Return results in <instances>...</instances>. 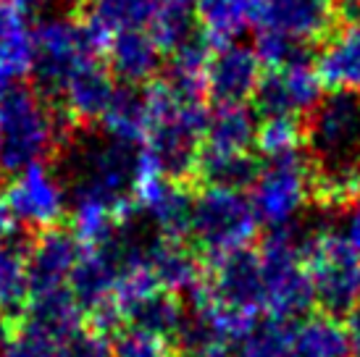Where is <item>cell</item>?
Segmentation results:
<instances>
[{"instance_id": "1", "label": "cell", "mask_w": 360, "mask_h": 357, "mask_svg": "<svg viewBox=\"0 0 360 357\" xmlns=\"http://www.w3.org/2000/svg\"><path fill=\"white\" fill-rule=\"evenodd\" d=\"M77 121L60 100L40 89L11 87L0 98V171L19 174L30 163L58 158L74 142Z\"/></svg>"}, {"instance_id": "2", "label": "cell", "mask_w": 360, "mask_h": 357, "mask_svg": "<svg viewBox=\"0 0 360 357\" xmlns=\"http://www.w3.org/2000/svg\"><path fill=\"white\" fill-rule=\"evenodd\" d=\"M142 89L150 113V126L142 148L158 158L169 178L192 184L195 166L205 145L210 110L202 105V100H181L163 77Z\"/></svg>"}, {"instance_id": "3", "label": "cell", "mask_w": 360, "mask_h": 357, "mask_svg": "<svg viewBox=\"0 0 360 357\" xmlns=\"http://www.w3.org/2000/svg\"><path fill=\"white\" fill-rule=\"evenodd\" d=\"M302 239L305 231L292 223L269 228V234L260 239L258 255L266 287V313L274 318H305L316 305L313 281L302 260Z\"/></svg>"}, {"instance_id": "4", "label": "cell", "mask_w": 360, "mask_h": 357, "mask_svg": "<svg viewBox=\"0 0 360 357\" xmlns=\"http://www.w3.org/2000/svg\"><path fill=\"white\" fill-rule=\"evenodd\" d=\"M260 221L245 192L224 187H195L192 231L195 249L205 260L245 249L258 237Z\"/></svg>"}, {"instance_id": "5", "label": "cell", "mask_w": 360, "mask_h": 357, "mask_svg": "<svg viewBox=\"0 0 360 357\" xmlns=\"http://www.w3.org/2000/svg\"><path fill=\"white\" fill-rule=\"evenodd\" d=\"M32 37L37 48V89L51 100L60 98L69 77L79 66H84L87 60H98V56L105 53V42L82 13L40 21Z\"/></svg>"}, {"instance_id": "6", "label": "cell", "mask_w": 360, "mask_h": 357, "mask_svg": "<svg viewBox=\"0 0 360 357\" xmlns=\"http://www.w3.org/2000/svg\"><path fill=\"white\" fill-rule=\"evenodd\" d=\"M302 260L308 266L321 313L345 318L360 299V258L347 237L331 228L305 231Z\"/></svg>"}, {"instance_id": "7", "label": "cell", "mask_w": 360, "mask_h": 357, "mask_svg": "<svg viewBox=\"0 0 360 357\" xmlns=\"http://www.w3.org/2000/svg\"><path fill=\"white\" fill-rule=\"evenodd\" d=\"M305 148L313 166H337L360 160V95L329 89L305 119Z\"/></svg>"}, {"instance_id": "8", "label": "cell", "mask_w": 360, "mask_h": 357, "mask_svg": "<svg viewBox=\"0 0 360 357\" xmlns=\"http://www.w3.org/2000/svg\"><path fill=\"white\" fill-rule=\"evenodd\" d=\"M250 202L260 223L269 228L287 226L305 205H310V160L302 150L263 160Z\"/></svg>"}, {"instance_id": "9", "label": "cell", "mask_w": 360, "mask_h": 357, "mask_svg": "<svg viewBox=\"0 0 360 357\" xmlns=\"http://www.w3.org/2000/svg\"><path fill=\"white\" fill-rule=\"evenodd\" d=\"M3 200L13 221L24 223L30 231L60 226V221L66 216L63 184L45 160L30 163L27 169L13 174V178L3 189Z\"/></svg>"}, {"instance_id": "10", "label": "cell", "mask_w": 360, "mask_h": 357, "mask_svg": "<svg viewBox=\"0 0 360 357\" xmlns=\"http://www.w3.org/2000/svg\"><path fill=\"white\" fill-rule=\"evenodd\" d=\"M323 82H321L316 63H295L284 69L263 71L258 89L252 95V108L260 119L271 116H300L308 119L323 100Z\"/></svg>"}, {"instance_id": "11", "label": "cell", "mask_w": 360, "mask_h": 357, "mask_svg": "<svg viewBox=\"0 0 360 357\" xmlns=\"http://www.w3.org/2000/svg\"><path fill=\"white\" fill-rule=\"evenodd\" d=\"M205 284L216 302L255 316L266 310V287L258 249H234L221 258L205 260Z\"/></svg>"}, {"instance_id": "12", "label": "cell", "mask_w": 360, "mask_h": 357, "mask_svg": "<svg viewBox=\"0 0 360 357\" xmlns=\"http://www.w3.org/2000/svg\"><path fill=\"white\" fill-rule=\"evenodd\" d=\"M263 77V60L255 48L242 42H224L213 48L208 63V100L213 105H240L252 100Z\"/></svg>"}, {"instance_id": "13", "label": "cell", "mask_w": 360, "mask_h": 357, "mask_svg": "<svg viewBox=\"0 0 360 357\" xmlns=\"http://www.w3.org/2000/svg\"><path fill=\"white\" fill-rule=\"evenodd\" d=\"M82 242L60 226L34 231L27 245V287L30 294L45 289L66 287L79 263Z\"/></svg>"}, {"instance_id": "14", "label": "cell", "mask_w": 360, "mask_h": 357, "mask_svg": "<svg viewBox=\"0 0 360 357\" xmlns=\"http://www.w3.org/2000/svg\"><path fill=\"white\" fill-rule=\"evenodd\" d=\"M258 27L276 30L302 42H323L340 27L337 0H266Z\"/></svg>"}, {"instance_id": "15", "label": "cell", "mask_w": 360, "mask_h": 357, "mask_svg": "<svg viewBox=\"0 0 360 357\" xmlns=\"http://www.w3.org/2000/svg\"><path fill=\"white\" fill-rule=\"evenodd\" d=\"M121 260H124V247L119 239L105 247H84L79 263L69 278V289L74 292V297L79 299L84 313L116 299Z\"/></svg>"}, {"instance_id": "16", "label": "cell", "mask_w": 360, "mask_h": 357, "mask_svg": "<svg viewBox=\"0 0 360 357\" xmlns=\"http://www.w3.org/2000/svg\"><path fill=\"white\" fill-rule=\"evenodd\" d=\"M21 328L37 331L42 337H51L60 344H66L84 323V310L74 292L66 287L45 289L34 292L27 297L24 310H21Z\"/></svg>"}, {"instance_id": "17", "label": "cell", "mask_w": 360, "mask_h": 357, "mask_svg": "<svg viewBox=\"0 0 360 357\" xmlns=\"http://www.w3.org/2000/svg\"><path fill=\"white\" fill-rule=\"evenodd\" d=\"M145 252L158 284L174 294H192L205 284V258L187 242L158 237L148 242Z\"/></svg>"}, {"instance_id": "18", "label": "cell", "mask_w": 360, "mask_h": 357, "mask_svg": "<svg viewBox=\"0 0 360 357\" xmlns=\"http://www.w3.org/2000/svg\"><path fill=\"white\" fill-rule=\"evenodd\" d=\"M110 74L131 87H145L153 79H158L163 50L153 40L150 32L127 30L113 34L105 48Z\"/></svg>"}, {"instance_id": "19", "label": "cell", "mask_w": 360, "mask_h": 357, "mask_svg": "<svg viewBox=\"0 0 360 357\" xmlns=\"http://www.w3.org/2000/svg\"><path fill=\"white\" fill-rule=\"evenodd\" d=\"M113 74L108 66H103L98 60H87L84 66L74 71L66 82V87L60 92L63 108L71 113V119L77 121V126H90L95 121L103 119V113L108 108L110 98L116 92Z\"/></svg>"}, {"instance_id": "20", "label": "cell", "mask_w": 360, "mask_h": 357, "mask_svg": "<svg viewBox=\"0 0 360 357\" xmlns=\"http://www.w3.org/2000/svg\"><path fill=\"white\" fill-rule=\"evenodd\" d=\"M316 71L326 89L360 92V24H340L321 42Z\"/></svg>"}, {"instance_id": "21", "label": "cell", "mask_w": 360, "mask_h": 357, "mask_svg": "<svg viewBox=\"0 0 360 357\" xmlns=\"http://www.w3.org/2000/svg\"><path fill=\"white\" fill-rule=\"evenodd\" d=\"M266 0H195V13L202 34L213 45L240 37L245 30L258 27Z\"/></svg>"}, {"instance_id": "22", "label": "cell", "mask_w": 360, "mask_h": 357, "mask_svg": "<svg viewBox=\"0 0 360 357\" xmlns=\"http://www.w3.org/2000/svg\"><path fill=\"white\" fill-rule=\"evenodd\" d=\"M263 160L258 155L248 152H216V150L202 148L198 166H195V187H224V189H252L258 181Z\"/></svg>"}, {"instance_id": "23", "label": "cell", "mask_w": 360, "mask_h": 357, "mask_svg": "<svg viewBox=\"0 0 360 357\" xmlns=\"http://www.w3.org/2000/svg\"><path fill=\"white\" fill-rule=\"evenodd\" d=\"M101 124L110 139H119L127 145H145L148 126H150L145 89L131 87V84L116 87Z\"/></svg>"}, {"instance_id": "24", "label": "cell", "mask_w": 360, "mask_h": 357, "mask_svg": "<svg viewBox=\"0 0 360 357\" xmlns=\"http://www.w3.org/2000/svg\"><path fill=\"white\" fill-rule=\"evenodd\" d=\"M360 202V160L337 166L310 163V205L319 210H352Z\"/></svg>"}, {"instance_id": "25", "label": "cell", "mask_w": 360, "mask_h": 357, "mask_svg": "<svg viewBox=\"0 0 360 357\" xmlns=\"http://www.w3.org/2000/svg\"><path fill=\"white\" fill-rule=\"evenodd\" d=\"M158 6L160 0H90V6L79 13L101 34V40L108 48L113 34L150 27Z\"/></svg>"}, {"instance_id": "26", "label": "cell", "mask_w": 360, "mask_h": 357, "mask_svg": "<svg viewBox=\"0 0 360 357\" xmlns=\"http://www.w3.org/2000/svg\"><path fill=\"white\" fill-rule=\"evenodd\" d=\"M258 113L255 108L240 105H216L210 110L208 131L202 148L216 152H248L258 137Z\"/></svg>"}, {"instance_id": "27", "label": "cell", "mask_w": 360, "mask_h": 357, "mask_svg": "<svg viewBox=\"0 0 360 357\" xmlns=\"http://www.w3.org/2000/svg\"><path fill=\"white\" fill-rule=\"evenodd\" d=\"M124 316V323L134 328H142V331H150V334H158L163 339H174L179 326L184 323V302H181L179 294H174L169 289H153L150 294L134 299L131 305L121 310Z\"/></svg>"}, {"instance_id": "28", "label": "cell", "mask_w": 360, "mask_h": 357, "mask_svg": "<svg viewBox=\"0 0 360 357\" xmlns=\"http://www.w3.org/2000/svg\"><path fill=\"white\" fill-rule=\"evenodd\" d=\"M347 326L329 313H313L295 323V357H350Z\"/></svg>"}, {"instance_id": "29", "label": "cell", "mask_w": 360, "mask_h": 357, "mask_svg": "<svg viewBox=\"0 0 360 357\" xmlns=\"http://www.w3.org/2000/svg\"><path fill=\"white\" fill-rule=\"evenodd\" d=\"M148 32L158 42L163 56H171L174 50L202 32L195 13V0H160Z\"/></svg>"}, {"instance_id": "30", "label": "cell", "mask_w": 360, "mask_h": 357, "mask_svg": "<svg viewBox=\"0 0 360 357\" xmlns=\"http://www.w3.org/2000/svg\"><path fill=\"white\" fill-rule=\"evenodd\" d=\"M192 208H195V187L187 181L171 178L169 187L163 189V195L155 200V205L148 213L155 221L160 237L187 242L192 231Z\"/></svg>"}, {"instance_id": "31", "label": "cell", "mask_w": 360, "mask_h": 357, "mask_svg": "<svg viewBox=\"0 0 360 357\" xmlns=\"http://www.w3.org/2000/svg\"><path fill=\"white\" fill-rule=\"evenodd\" d=\"M27 242L8 239L0 245V310L21 316L24 302L30 297L27 287Z\"/></svg>"}, {"instance_id": "32", "label": "cell", "mask_w": 360, "mask_h": 357, "mask_svg": "<svg viewBox=\"0 0 360 357\" xmlns=\"http://www.w3.org/2000/svg\"><path fill=\"white\" fill-rule=\"evenodd\" d=\"M34 63H37L34 37L24 24L0 34V89L3 92L27 79L34 71Z\"/></svg>"}, {"instance_id": "33", "label": "cell", "mask_w": 360, "mask_h": 357, "mask_svg": "<svg viewBox=\"0 0 360 357\" xmlns=\"http://www.w3.org/2000/svg\"><path fill=\"white\" fill-rule=\"evenodd\" d=\"M237 357H295V323L287 318H263L242 339Z\"/></svg>"}, {"instance_id": "34", "label": "cell", "mask_w": 360, "mask_h": 357, "mask_svg": "<svg viewBox=\"0 0 360 357\" xmlns=\"http://www.w3.org/2000/svg\"><path fill=\"white\" fill-rule=\"evenodd\" d=\"M255 148L263 158L287 155L305 148V119L300 116H271L258 124Z\"/></svg>"}, {"instance_id": "35", "label": "cell", "mask_w": 360, "mask_h": 357, "mask_svg": "<svg viewBox=\"0 0 360 357\" xmlns=\"http://www.w3.org/2000/svg\"><path fill=\"white\" fill-rule=\"evenodd\" d=\"M255 53L263 60V66H269V69H284V66L313 63L316 60V53L310 48V42L295 40V37L284 34V32L266 30V27H258Z\"/></svg>"}, {"instance_id": "36", "label": "cell", "mask_w": 360, "mask_h": 357, "mask_svg": "<svg viewBox=\"0 0 360 357\" xmlns=\"http://www.w3.org/2000/svg\"><path fill=\"white\" fill-rule=\"evenodd\" d=\"M113 357H176V349L169 339L127 326L113 334Z\"/></svg>"}, {"instance_id": "37", "label": "cell", "mask_w": 360, "mask_h": 357, "mask_svg": "<svg viewBox=\"0 0 360 357\" xmlns=\"http://www.w3.org/2000/svg\"><path fill=\"white\" fill-rule=\"evenodd\" d=\"M3 357H63V344L51 337H42L37 331L19 326L16 337L11 339Z\"/></svg>"}, {"instance_id": "38", "label": "cell", "mask_w": 360, "mask_h": 357, "mask_svg": "<svg viewBox=\"0 0 360 357\" xmlns=\"http://www.w3.org/2000/svg\"><path fill=\"white\" fill-rule=\"evenodd\" d=\"M63 357H113V344H110V337L90 326H82L63 344Z\"/></svg>"}, {"instance_id": "39", "label": "cell", "mask_w": 360, "mask_h": 357, "mask_svg": "<svg viewBox=\"0 0 360 357\" xmlns=\"http://www.w3.org/2000/svg\"><path fill=\"white\" fill-rule=\"evenodd\" d=\"M19 326H21V320L16 313H3V310H0V357L8 349L11 339L16 337Z\"/></svg>"}, {"instance_id": "40", "label": "cell", "mask_w": 360, "mask_h": 357, "mask_svg": "<svg viewBox=\"0 0 360 357\" xmlns=\"http://www.w3.org/2000/svg\"><path fill=\"white\" fill-rule=\"evenodd\" d=\"M347 337H350L352 355L360 357V299L355 302V308L347 313Z\"/></svg>"}, {"instance_id": "41", "label": "cell", "mask_w": 360, "mask_h": 357, "mask_svg": "<svg viewBox=\"0 0 360 357\" xmlns=\"http://www.w3.org/2000/svg\"><path fill=\"white\" fill-rule=\"evenodd\" d=\"M19 24H24V16L11 6L8 0H0V34L19 27Z\"/></svg>"}, {"instance_id": "42", "label": "cell", "mask_w": 360, "mask_h": 357, "mask_svg": "<svg viewBox=\"0 0 360 357\" xmlns=\"http://www.w3.org/2000/svg\"><path fill=\"white\" fill-rule=\"evenodd\" d=\"M345 237H347V242H350L352 249L358 252L360 258V205L352 208L350 219H347V228H345Z\"/></svg>"}, {"instance_id": "43", "label": "cell", "mask_w": 360, "mask_h": 357, "mask_svg": "<svg viewBox=\"0 0 360 357\" xmlns=\"http://www.w3.org/2000/svg\"><path fill=\"white\" fill-rule=\"evenodd\" d=\"M13 234V216H11L8 205H6V200L0 195V245H6Z\"/></svg>"}, {"instance_id": "44", "label": "cell", "mask_w": 360, "mask_h": 357, "mask_svg": "<svg viewBox=\"0 0 360 357\" xmlns=\"http://www.w3.org/2000/svg\"><path fill=\"white\" fill-rule=\"evenodd\" d=\"M8 3L19 11L21 16H27V13H40L42 8L51 6V0H8Z\"/></svg>"}]
</instances>
